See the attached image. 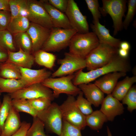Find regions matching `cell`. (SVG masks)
I'll return each instance as SVG.
<instances>
[{
    "label": "cell",
    "mask_w": 136,
    "mask_h": 136,
    "mask_svg": "<svg viewBox=\"0 0 136 136\" xmlns=\"http://www.w3.org/2000/svg\"><path fill=\"white\" fill-rule=\"evenodd\" d=\"M129 69V64L126 59L120 57L118 54L106 65L97 69L84 72L81 69L75 74L73 82L77 86L82 84H87L101 76L116 72L126 73Z\"/></svg>",
    "instance_id": "6da1fadb"
},
{
    "label": "cell",
    "mask_w": 136,
    "mask_h": 136,
    "mask_svg": "<svg viewBox=\"0 0 136 136\" xmlns=\"http://www.w3.org/2000/svg\"><path fill=\"white\" fill-rule=\"evenodd\" d=\"M99 43L97 36L93 32L85 33L77 32L71 40L69 46V52L85 59Z\"/></svg>",
    "instance_id": "7a4b0ae2"
},
{
    "label": "cell",
    "mask_w": 136,
    "mask_h": 136,
    "mask_svg": "<svg viewBox=\"0 0 136 136\" xmlns=\"http://www.w3.org/2000/svg\"><path fill=\"white\" fill-rule=\"evenodd\" d=\"M118 49L99 43L85 59L87 69L89 71L103 66L118 55Z\"/></svg>",
    "instance_id": "3957f363"
},
{
    "label": "cell",
    "mask_w": 136,
    "mask_h": 136,
    "mask_svg": "<svg viewBox=\"0 0 136 136\" xmlns=\"http://www.w3.org/2000/svg\"><path fill=\"white\" fill-rule=\"evenodd\" d=\"M77 32L74 29L53 27L41 49L49 52L59 51L69 46L72 38Z\"/></svg>",
    "instance_id": "277c9868"
},
{
    "label": "cell",
    "mask_w": 136,
    "mask_h": 136,
    "mask_svg": "<svg viewBox=\"0 0 136 136\" xmlns=\"http://www.w3.org/2000/svg\"><path fill=\"white\" fill-rule=\"evenodd\" d=\"M75 75L74 73L59 78L49 77L41 83L53 90L54 98L58 97L61 93L75 96L81 91L80 88L74 85L72 81Z\"/></svg>",
    "instance_id": "5b68a950"
},
{
    "label": "cell",
    "mask_w": 136,
    "mask_h": 136,
    "mask_svg": "<svg viewBox=\"0 0 136 136\" xmlns=\"http://www.w3.org/2000/svg\"><path fill=\"white\" fill-rule=\"evenodd\" d=\"M103 6L99 7L101 14H108L113 22L114 35H116L123 27L122 18L124 15L127 1L125 0H102Z\"/></svg>",
    "instance_id": "8992f818"
},
{
    "label": "cell",
    "mask_w": 136,
    "mask_h": 136,
    "mask_svg": "<svg viewBox=\"0 0 136 136\" xmlns=\"http://www.w3.org/2000/svg\"><path fill=\"white\" fill-rule=\"evenodd\" d=\"M74 96L68 95L66 100L59 106V108L63 120L83 130L86 126V116L77 107Z\"/></svg>",
    "instance_id": "52a82bcc"
},
{
    "label": "cell",
    "mask_w": 136,
    "mask_h": 136,
    "mask_svg": "<svg viewBox=\"0 0 136 136\" xmlns=\"http://www.w3.org/2000/svg\"><path fill=\"white\" fill-rule=\"evenodd\" d=\"M48 131L59 136L62 127L63 119L59 106L52 103L46 109L39 112L37 117Z\"/></svg>",
    "instance_id": "ba28073f"
},
{
    "label": "cell",
    "mask_w": 136,
    "mask_h": 136,
    "mask_svg": "<svg viewBox=\"0 0 136 136\" xmlns=\"http://www.w3.org/2000/svg\"><path fill=\"white\" fill-rule=\"evenodd\" d=\"M26 16L30 22L51 29L50 17L41 1L27 0Z\"/></svg>",
    "instance_id": "9c48e42d"
},
{
    "label": "cell",
    "mask_w": 136,
    "mask_h": 136,
    "mask_svg": "<svg viewBox=\"0 0 136 136\" xmlns=\"http://www.w3.org/2000/svg\"><path fill=\"white\" fill-rule=\"evenodd\" d=\"M64 57L58 59L59 67L52 73V78L65 76L74 74L76 72L86 67L85 59L76 56L69 52H66Z\"/></svg>",
    "instance_id": "30bf717a"
},
{
    "label": "cell",
    "mask_w": 136,
    "mask_h": 136,
    "mask_svg": "<svg viewBox=\"0 0 136 136\" xmlns=\"http://www.w3.org/2000/svg\"><path fill=\"white\" fill-rule=\"evenodd\" d=\"M8 94L12 99H24L29 100L40 97H45L52 101L54 98L52 91L41 83L33 84L13 93Z\"/></svg>",
    "instance_id": "8fae6325"
},
{
    "label": "cell",
    "mask_w": 136,
    "mask_h": 136,
    "mask_svg": "<svg viewBox=\"0 0 136 136\" xmlns=\"http://www.w3.org/2000/svg\"><path fill=\"white\" fill-rule=\"evenodd\" d=\"M65 13L73 29L76 30L77 33H85L89 32L87 17L82 14L74 1L68 0Z\"/></svg>",
    "instance_id": "7c38bea8"
},
{
    "label": "cell",
    "mask_w": 136,
    "mask_h": 136,
    "mask_svg": "<svg viewBox=\"0 0 136 136\" xmlns=\"http://www.w3.org/2000/svg\"><path fill=\"white\" fill-rule=\"evenodd\" d=\"M51 29L30 22L26 32L31 40L33 53L41 49L48 38Z\"/></svg>",
    "instance_id": "4fadbf2b"
},
{
    "label": "cell",
    "mask_w": 136,
    "mask_h": 136,
    "mask_svg": "<svg viewBox=\"0 0 136 136\" xmlns=\"http://www.w3.org/2000/svg\"><path fill=\"white\" fill-rule=\"evenodd\" d=\"M100 110L105 116L108 121H112L117 116L122 114L124 108L123 104L111 94L104 98Z\"/></svg>",
    "instance_id": "5bb4252c"
},
{
    "label": "cell",
    "mask_w": 136,
    "mask_h": 136,
    "mask_svg": "<svg viewBox=\"0 0 136 136\" xmlns=\"http://www.w3.org/2000/svg\"><path fill=\"white\" fill-rule=\"evenodd\" d=\"M19 67L21 75L20 79L26 87L35 84L42 83L50 77L52 74L45 68L34 70Z\"/></svg>",
    "instance_id": "9a60e30c"
},
{
    "label": "cell",
    "mask_w": 136,
    "mask_h": 136,
    "mask_svg": "<svg viewBox=\"0 0 136 136\" xmlns=\"http://www.w3.org/2000/svg\"><path fill=\"white\" fill-rule=\"evenodd\" d=\"M41 1L50 17L54 27L73 29L65 14L49 4L48 0Z\"/></svg>",
    "instance_id": "2e32d148"
},
{
    "label": "cell",
    "mask_w": 136,
    "mask_h": 136,
    "mask_svg": "<svg viewBox=\"0 0 136 136\" xmlns=\"http://www.w3.org/2000/svg\"><path fill=\"white\" fill-rule=\"evenodd\" d=\"M126 73L116 72L105 75L95 80L94 83L104 93L111 94L118 80L125 76Z\"/></svg>",
    "instance_id": "e0dca14e"
},
{
    "label": "cell",
    "mask_w": 136,
    "mask_h": 136,
    "mask_svg": "<svg viewBox=\"0 0 136 136\" xmlns=\"http://www.w3.org/2000/svg\"><path fill=\"white\" fill-rule=\"evenodd\" d=\"M91 27L97 36L99 42L106 44L113 47L118 48L121 41L120 40L115 38L110 34L109 29L104 25L101 24L99 21L93 23L91 25Z\"/></svg>",
    "instance_id": "ac0fdd59"
},
{
    "label": "cell",
    "mask_w": 136,
    "mask_h": 136,
    "mask_svg": "<svg viewBox=\"0 0 136 136\" xmlns=\"http://www.w3.org/2000/svg\"><path fill=\"white\" fill-rule=\"evenodd\" d=\"M78 86L92 105L97 107L101 104L105 98L104 93L94 83L82 84Z\"/></svg>",
    "instance_id": "d6986e66"
},
{
    "label": "cell",
    "mask_w": 136,
    "mask_h": 136,
    "mask_svg": "<svg viewBox=\"0 0 136 136\" xmlns=\"http://www.w3.org/2000/svg\"><path fill=\"white\" fill-rule=\"evenodd\" d=\"M8 58L6 61L25 68L31 69L35 62L33 55L25 52L20 48L18 51H7Z\"/></svg>",
    "instance_id": "ffe728a7"
},
{
    "label": "cell",
    "mask_w": 136,
    "mask_h": 136,
    "mask_svg": "<svg viewBox=\"0 0 136 136\" xmlns=\"http://www.w3.org/2000/svg\"><path fill=\"white\" fill-rule=\"evenodd\" d=\"M21 121L19 112L12 106L0 136H11L20 127Z\"/></svg>",
    "instance_id": "44dd1931"
},
{
    "label": "cell",
    "mask_w": 136,
    "mask_h": 136,
    "mask_svg": "<svg viewBox=\"0 0 136 136\" xmlns=\"http://www.w3.org/2000/svg\"><path fill=\"white\" fill-rule=\"evenodd\" d=\"M136 82V76H126L118 82L111 94L119 101L122 100L133 84Z\"/></svg>",
    "instance_id": "7402d4cb"
},
{
    "label": "cell",
    "mask_w": 136,
    "mask_h": 136,
    "mask_svg": "<svg viewBox=\"0 0 136 136\" xmlns=\"http://www.w3.org/2000/svg\"><path fill=\"white\" fill-rule=\"evenodd\" d=\"M30 22L26 16L20 15L11 19L7 29L13 35L26 32Z\"/></svg>",
    "instance_id": "603a6c76"
},
{
    "label": "cell",
    "mask_w": 136,
    "mask_h": 136,
    "mask_svg": "<svg viewBox=\"0 0 136 136\" xmlns=\"http://www.w3.org/2000/svg\"><path fill=\"white\" fill-rule=\"evenodd\" d=\"M0 77L5 79H21V75L19 66L7 61L1 63Z\"/></svg>",
    "instance_id": "cb8c5ba5"
},
{
    "label": "cell",
    "mask_w": 136,
    "mask_h": 136,
    "mask_svg": "<svg viewBox=\"0 0 136 136\" xmlns=\"http://www.w3.org/2000/svg\"><path fill=\"white\" fill-rule=\"evenodd\" d=\"M33 53L35 62L37 64L49 69L53 68L56 59L55 55L41 49Z\"/></svg>",
    "instance_id": "d4e9b609"
},
{
    "label": "cell",
    "mask_w": 136,
    "mask_h": 136,
    "mask_svg": "<svg viewBox=\"0 0 136 136\" xmlns=\"http://www.w3.org/2000/svg\"><path fill=\"white\" fill-rule=\"evenodd\" d=\"M107 121L105 116L100 110L93 111L90 114L86 116V126L94 130L101 129L104 123Z\"/></svg>",
    "instance_id": "484cf974"
},
{
    "label": "cell",
    "mask_w": 136,
    "mask_h": 136,
    "mask_svg": "<svg viewBox=\"0 0 136 136\" xmlns=\"http://www.w3.org/2000/svg\"><path fill=\"white\" fill-rule=\"evenodd\" d=\"M26 87L21 79H5L0 77V92L13 93Z\"/></svg>",
    "instance_id": "4316f807"
},
{
    "label": "cell",
    "mask_w": 136,
    "mask_h": 136,
    "mask_svg": "<svg viewBox=\"0 0 136 136\" xmlns=\"http://www.w3.org/2000/svg\"><path fill=\"white\" fill-rule=\"evenodd\" d=\"M15 45L19 48L31 54L32 52V43L31 40L26 32L13 34Z\"/></svg>",
    "instance_id": "83f0119b"
},
{
    "label": "cell",
    "mask_w": 136,
    "mask_h": 136,
    "mask_svg": "<svg viewBox=\"0 0 136 136\" xmlns=\"http://www.w3.org/2000/svg\"><path fill=\"white\" fill-rule=\"evenodd\" d=\"M11 105L18 112H22L27 113L33 117L37 116L38 112L35 109L28 100L24 99H13Z\"/></svg>",
    "instance_id": "f1b7e54d"
},
{
    "label": "cell",
    "mask_w": 136,
    "mask_h": 136,
    "mask_svg": "<svg viewBox=\"0 0 136 136\" xmlns=\"http://www.w3.org/2000/svg\"><path fill=\"white\" fill-rule=\"evenodd\" d=\"M0 47L7 51H16L13 35L7 29L0 31Z\"/></svg>",
    "instance_id": "f546056e"
},
{
    "label": "cell",
    "mask_w": 136,
    "mask_h": 136,
    "mask_svg": "<svg viewBox=\"0 0 136 136\" xmlns=\"http://www.w3.org/2000/svg\"><path fill=\"white\" fill-rule=\"evenodd\" d=\"M8 94L4 95L0 107V132L3 128L5 122L9 115L12 100Z\"/></svg>",
    "instance_id": "4dcf8cb0"
},
{
    "label": "cell",
    "mask_w": 136,
    "mask_h": 136,
    "mask_svg": "<svg viewBox=\"0 0 136 136\" xmlns=\"http://www.w3.org/2000/svg\"><path fill=\"white\" fill-rule=\"evenodd\" d=\"M43 123L37 117H33V122L28 130L26 136H50L44 131Z\"/></svg>",
    "instance_id": "1f68e13d"
},
{
    "label": "cell",
    "mask_w": 136,
    "mask_h": 136,
    "mask_svg": "<svg viewBox=\"0 0 136 136\" xmlns=\"http://www.w3.org/2000/svg\"><path fill=\"white\" fill-rule=\"evenodd\" d=\"M83 93L81 91L75 102L76 105L80 111L85 116L90 114L93 111L92 104L83 96Z\"/></svg>",
    "instance_id": "d6a6232c"
},
{
    "label": "cell",
    "mask_w": 136,
    "mask_h": 136,
    "mask_svg": "<svg viewBox=\"0 0 136 136\" xmlns=\"http://www.w3.org/2000/svg\"><path fill=\"white\" fill-rule=\"evenodd\" d=\"M27 0H9L11 19L20 15L27 7Z\"/></svg>",
    "instance_id": "836d02e7"
},
{
    "label": "cell",
    "mask_w": 136,
    "mask_h": 136,
    "mask_svg": "<svg viewBox=\"0 0 136 136\" xmlns=\"http://www.w3.org/2000/svg\"><path fill=\"white\" fill-rule=\"evenodd\" d=\"M122 104L127 106L128 111L132 112L136 109V88L132 86L122 100Z\"/></svg>",
    "instance_id": "e575fe53"
},
{
    "label": "cell",
    "mask_w": 136,
    "mask_h": 136,
    "mask_svg": "<svg viewBox=\"0 0 136 136\" xmlns=\"http://www.w3.org/2000/svg\"><path fill=\"white\" fill-rule=\"evenodd\" d=\"M33 108L40 112L47 109L51 104L50 99L45 97H40L27 100Z\"/></svg>",
    "instance_id": "d590c367"
},
{
    "label": "cell",
    "mask_w": 136,
    "mask_h": 136,
    "mask_svg": "<svg viewBox=\"0 0 136 136\" xmlns=\"http://www.w3.org/2000/svg\"><path fill=\"white\" fill-rule=\"evenodd\" d=\"M128 2V10L125 19L122 23V26L127 29L135 14L136 10V0H129Z\"/></svg>",
    "instance_id": "8d00e7d4"
},
{
    "label": "cell",
    "mask_w": 136,
    "mask_h": 136,
    "mask_svg": "<svg viewBox=\"0 0 136 136\" xmlns=\"http://www.w3.org/2000/svg\"><path fill=\"white\" fill-rule=\"evenodd\" d=\"M81 130L63 120L62 127L59 136H82Z\"/></svg>",
    "instance_id": "74e56055"
},
{
    "label": "cell",
    "mask_w": 136,
    "mask_h": 136,
    "mask_svg": "<svg viewBox=\"0 0 136 136\" xmlns=\"http://www.w3.org/2000/svg\"><path fill=\"white\" fill-rule=\"evenodd\" d=\"M88 8L91 12L93 18V23L99 21L101 14L99 10V5L97 0H85Z\"/></svg>",
    "instance_id": "f35d334b"
},
{
    "label": "cell",
    "mask_w": 136,
    "mask_h": 136,
    "mask_svg": "<svg viewBox=\"0 0 136 136\" xmlns=\"http://www.w3.org/2000/svg\"><path fill=\"white\" fill-rule=\"evenodd\" d=\"M11 17L10 12L0 10V31L7 29Z\"/></svg>",
    "instance_id": "ab89813d"
},
{
    "label": "cell",
    "mask_w": 136,
    "mask_h": 136,
    "mask_svg": "<svg viewBox=\"0 0 136 136\" xmlns=\"http://www.w3.org/2000/svg\"><path fill=\"white\" fill-rule=\"evenodd\" d=\"M48 3L53 7L64 13L66 12L68 3V0H48Z\"/></svg>",
    "instance_id": "60d3db41"
},
{
    "label": "cell",
    "mask_w": 136,
    "mask_h": 136,
    "mask_svg": "<svg viewBox=\"0 0 136 136\" xmlns=\"http://www.w3.org/2000/svg\"><path fill=\"white\" fill-rule=\"evenodd\" d=\"M31 125L26 121L22 122L18 129L11 136H26L27 131Z\"/></svg>",
    "instance_id": "b9f144b4"
},
{
    "label": "cell",
    "mask_w": 136,
    "mask_h": 136,
    "mask_svg": "<svg viewBox=\"0 0 136 136\" xmlns=\"http://www.w3.org/2000/svg\"><path fill=\"white\" fill-rule=\"evenodd\" d=\"M9 0H0V10L10 12Z\"/></svg>",
    "instance_id": "7bdbcfd3"
},
{
    "label": "cell",
    "mask_w": 136,
    "mask_h": 136,
    "mask_svg": "<svg viewBox=\"0 0 136 136\" xmlns=\"http://www.w3.org/2000/svg\"><path fill=\"white\" fill-rule=\"evenodd\" d=\"M8 58V51L0 47V63L6 61Z\"/></svg>",
    "instance_id": "ee69618b"
},
{
    "label": "cell",
    "mask_w": 136,
    "mask_h": 136,
    "mask_svg": "<svg viewBox=\"0 0 136 136\" xmlns=\"http://www.w3.org/2000/svg\"><path fill=\"white\" fill-rule=\"evenodd\" d=\"M129 51L119 48L118 50V54L121 57L126 59L128 57Z\"/></svg>",
    "instance_id": "f6af8a7d"
},
{
    "label": "cell",
    "mask_w": 136,
    "mask_h": 136,
    "mask_svg": "<svg viewBox=\"0 0 136 136\" xmlns=\"http://www.w3.org/2000/svg\"><path fill=\"white\" fill-rule=\"evenodd\" d=\"M120 48L129 51L130 48L129 43L127 41L121 42L119 45Z\"/></svg>",
    "instance_id": "bcb514c9"
},
{
    "label": "cell",
    "mask_w": 136,
    "mask_h": 136,
    "mask_svg": "<svg viewBox=\"0 0 136 136\" xmlns=\"http://www.w3.org/2000/svg\"><path fill=\"white\" fill-rule=\"evenodd\" d=\"M107 131L108 136H112V133L109 128L108 126L107 127Z\"/></svg>",
    "instance_id": "7dc6e473"
},
{
    "label": "cell",
    "mask_w": 136,
    "mask_h": 136,
    "mask_svg": "<svg viewBox=\"0 0 136 136\" xmlns=\"http://www.w3.org/2000/svg\"><path fill=\"white\" fill-rule=\"evenodd\" d=\"M2 102L1 101V100L0 99V107L1 105V104H2Z\"/></svg>",
    "instance_id": "c3c4849f"
},
{
    "label": "cell",
    "mask_w": 136,
    "mask_h": 136,
    "mask_svg": "<svg viewBox=\"0 0 136 136\" xmlns=\"http://www.w3.org/2000/svg\"><path fill=\"white\" fill-rule=\"evenodd\" d=\"M1 94V93L0 92V95Z\"/></svg>",
    "instance_id": "681fc988"
},
{
    "label": "cell",
    "mask_w": 136,
    "mask_h": 136,
    "mask_svg": "<svg viewBox=\"0 0 136 136\" xmlns=\"http://www.w3.org/2000/svg\"><path fill=\"white\" fill-rule=\"evenodd\" d=\"M0 64H1V63H0Z\"/></svg>",
    "instance_id": "f907efd6"
},
{
    "label": "cell",
    "mask_w": 136,
    "mask_h": 136,
    "mask_svg": "<svg viewBox=\"0 0 136 136\" xmlns=\"http://www.w3.org/2000/svg\"><path fill=\"white\" fill-rule=\"evenodd\" d=\"M1 132H0V135L1 134Z\"/></svg>",
    "instance_id": "816d5d0a"
}]
</instances>
